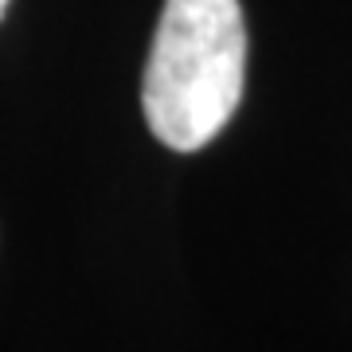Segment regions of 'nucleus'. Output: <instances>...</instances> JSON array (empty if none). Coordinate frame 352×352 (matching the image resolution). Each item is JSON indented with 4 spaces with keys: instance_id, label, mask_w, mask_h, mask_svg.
<instances>
[{
    "instance_id": "nucleus-1",
    "label": "nucleus",
    "mask_w": 352,
    "mask_h": 352,
    "mask_svg": "<svg viewBox=\"0 0 352 352\" xmlns=\"http://www.w3.org/2000/svg\"><path fill=\"white\" fill-rule=\"evenodd\" d=\"M247 82V24L239 0H164L141 78L153 138L196 153L223 133Z\"/></svg>"
},
{
    "instance_id": "nucleus-2",
    "label": "nucleus",
    "mask_w": 352,
    "mask_h": 352,
    "mask_svg": "<svg viewBox=\"0 0 352 352\" xmlns=\"http://www.w3.org/2000/svg\"><path fill=\"white\" fill-rule=\"evenodd\" d=\"M4 8H8V0H0V16H4Z\"/></svg>"
}]
</instances>
